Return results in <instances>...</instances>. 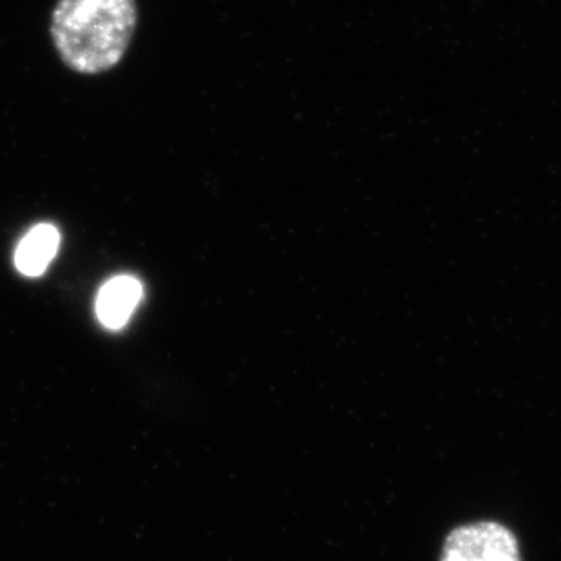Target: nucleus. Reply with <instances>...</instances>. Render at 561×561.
<instances>
[{
    "instance_id": "nucleus-1",
    "label": "nucleus",
    "mask_w": 561,
    "mask_h": 561,
    "mask_svg": "<svg viewBox=\"0 0 561 561\" xmlns=\"http://www.w3.org/2000/svg\"><path fill=\"white\" fill-rule=\"evenodd\" d=\"M137 0H59L49 37L66 68L79 75L112 71L137 32Z\"/></svg>"
},
{
    "instance_id": "nucleus-3",
    "label": "nucleus",
    "mask_w": 561,
    "mask_h": 561,
    "mask_svg": "<svg viewBox=\"0 0 561 561\" xmlns=\"http://www.w3.org/2000/svg\"><path fill=\"white\" fill-rule=\"evenodd\" d=\"M144 289L135 276L121 275L107 280L96 297V318L107 329H123L137 309Z\"/></svg>"
},
{
    "instance_id": "nucleus-4",
    "label": "nucleus",
    "mask_w": 561,
    "mask_h": 561,
    "mask_svg": "<svg viewBox=\"0 0 561 561\" xmlns=\"http://www.w3.org/2000/svg\"><path fill=\"white\" fill-rule=\"evenodd\" d=\"M59 229L41 224L21 240L15 251V267L24 276H41L59 251Z\"/></svg>"
},
{
    "instance_id": "nucleus-2",
    "label": "nucleus",
    "mask_w": 561,
    "mask_h": 561,
    "mask_svg": "<svg viewBox=\"0 0 561 561\" xmlns=\"http://www.w3.org/2000/svg\"><path fill=\"white\" fill-rule=\"evenodd\" d=\"M439 561H522L513 533L496 522L463 525L445 540Z\"/></svg>"
}]
</instances>
